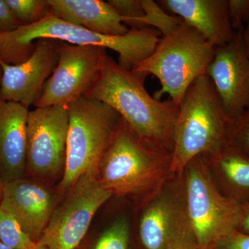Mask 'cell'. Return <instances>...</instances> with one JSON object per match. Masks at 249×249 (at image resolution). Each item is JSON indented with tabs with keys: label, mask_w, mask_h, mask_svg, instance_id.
<instances>
[{
	"label": "cell",
	"mask_w": 249,
	"mask_h": 249,
	"mask_svg": "<svg viewBox=\"0 0 249 249\" xmlns=\"http://www.w3.org/2000/svg\"><path fill=\"white\" fill-rule=\"evenodd\" d=\"M22 26L31 25L52 14L48 0H6Z\"/></svg>",
	"instance_id": "20"
},
{
	"label": "cell",
	"mask_w": 249,
	"mask_h": 249,
	"mask_svg": "<svg viewBox=\"0 0 249 249\" xmlns=\"http://www.w3.org/2000/svg\"><path fill=\"white\" fill-rule=\"evenodd\" d=\"M187 211L199 248L237 230L244 204L224 196L213 179L204 155L191 160L182 173Z\"/></svg>",
	"instance_id": "7"
},
{
	"label": "cell",
	"mask_w": 249,
	"mask_h": 249,
	"mask_svg": "<svg viewBox=\"0 0 249 249\" xmlns=\"http://www.w3.org/2000/svg\"><path fill=\"white\" fill-rule=\"evenodd\" d=\"M68 129L66 106L29 111L26 171L42 179H61L66 164Z\"/></svg>",
	"instance_id": "11"
},
{
	"label": "cell",
	"mask_w": 249,
	"mask_h": 249,
	"mask_svg": "<svg viewBox=\"0 0 249 249\" xmlns=\"http://www.w3.org/2000/svg\"><path fill=\"white\" fill-rule=\"evenodd\" d=\"M0 241L14 249H29L35 245L16 219L0 208Z\"/></svg>",
	"instance_id": "21"
},
{
	"label": "cell",
	"mask_w": 249,
	"mask_h": 249,
	"mask_svg": "<svg viewBox=\"0 0 249 249\" xmlns=\"http://www.w3.org/2000/svg\"><path fill=\"white\" fill-rule=\"evenodd\" d=\"M216 186L237 202L249 203V157L231 143L204 155Z\"/></svg>",
	"instance_id": "18"
},
{
	"label": "cell",
	"mask_w": 249,
	"mask_h": 249,
	"mask_svg": "<svg viewBox=\"0 0 249 249\" xmlns=\"http://www.w3.org/2000/svg\"><path fill=\"white\" fill-rule=\"evenodd\" d=\"M237 230L249 235V203L244 204L243 212Z\"/></svg>",
	"instance_id": "28"
},
{
	"label": "cell",
	"mask_w": 249,
	"mask_h": 249,
	"mask_svg": "<svg viewBox=\"0 0 249 249\" xmlns=\"http://www.w3.org/2000/svg\"><path fill=\"white\" fill-rule=\"evenodd\" d=\"M3 185H4V183L0 178V201H1V194H2Z\"/></svg>",
	"instance_id": "32"
},
{
	"label": "cell",
	"mask_w": 249,
	"mask_h": 249,
	"mask_svg": "<svg viewBox=\"0 0 249 249\" xmlns=\"http://www.w3.org/2000/svg\"><path fill=\"white\" fill-rule=\"evenodd\" d=\"M244 26L236 29L231 42L216 47L206 71L232 120L249 111V60L242 36Z\"/></svg>",
	"instance_id": "12"
},
{
	"label": "cell",
	"mask_w": 249,
	"mask_h": 249,
	"mask_svg": "<svg viewBox=\"0 0 249 249\" xmlns=\"http://www.w3.org/2000/svg\"><path fill=\"white\" fill-rule=\"evenodd\" d=\"M232 122L223 109L209 77L205 73L196 78L179 106L170 174L181 175L196 157L217 151L229 143Z\"/></svg>",
	"instance_id": "3"
},
{
	"label": "cell",
	"mask_w": 249,
	"mask_h": 249,
	"mask_svg": "<svg viewBox=\"0 0 249 249\" xmlns=\"http://www.w3.org/2000/svg\"><path fill=\"white\" fill-rule=\"evenodd\" d=\"M107 3L129 29H142L139 19L145 16L142 0H108Z\"/></svg>",
	"instance_id": "23"
},
{
	"label": "cell",
	"mask_w": 249,
	"mask_h": 249,
	"mask_svg": "<svg viewBox=\"0 0 249 249\" xmlns=\"http://www.w3.org/2000/svg\"><path fill=\"white\" fill-rule=\"evenodd\" d=\"M58 61L57 41L49 39L36 41L32 55L21 63L10 65L0 60L2 69L0 100L28 108L34 106Z\"/></svg>",
	"instance_id": "13"
},
{
	"label": "cell",
	"mask_w": 249,
	"mask_h": 249,
	"mask_svg": "<svg viewBox=\"0 0 249 249\" xmlns=\"http://www.w3.org/2000/svg\"><path fill=\"white\" fill-rule=\"evenodd\" d=\"M171 157L141 140L121 118L100 160L98 178L113 196H146L170 175Z\"/></svg>",
	"instance_id": "4"
},
{
	"label": "cell",
	"mask_w": 249,
	"mask_h": 249,
	"mask_svg": "<svg viewBox=\"0 0 249 249\" xmlns=\"http://www.w3.org/2000/svg\"><path fill=\"white\" fill-rule=\"evenodd\" d=\"M139 232L145 249H199L187 211L182 174H170L145 196Z\"/></svg>",
	"instance_id": "8"
},
{
	"label": "cell",
	"mask_w": 249,
	"mask_h": 249,
	"mask_svg": "<svg viewBox=\"0 0 249 249\" xmlns=\"http://www.w3.org/2000/svg\"><path fill=\"white\" fill-rule=\"evenodd\" d=\"M58 61L46 82L36 107L67 106L85 96L97 80L109 55L96 46L71 45L57 41Z\"/></svg>",
	"instance_id": "10"
},
{
	"label": "cell",
	"mask_w": 249,
	"mask_h": 249,
	"mask_svg": "<svg viewBox=\"0 0 249 249\" xmlns=\"http://www.w3.org/2000/svg\"><path fill=\"white\" fill-rule=\"evenodd\" d=\"M0 249H14L11 248V247H8L7 245H4L2 242L0 241Z\"/></svg>",
	"instance_id": "31"
},
{
	"label": "cell",
	"mask_w": 249,
	"mask_h": 249,
	"mask_svg": "<svg viewBox=\"0 0 249 249\" xmlns=\"http://www.w3.org/2000/svg\"><path fill=\"white\" fill-rule=\"evenodd\" d=\"M160 37V31L150 27L129 29L123 36L103 35L64 22L52 14L36 24L0 34V60L10 65L21 63L32 55L36 41L49 39L111 49L119 54L121 67L132 70L151 55Z\"/></svg>",
	"instance_id": "2"
},
{
	"label": "cell",
	"mask_w": 249,
	"mask_h": 249,
	"mask_svg": "<svg viewBox=\"0 0 249 249\" xmlns=\"http://www.w3.org/2000/svg\"><path fill=\"white\" fill-rule=\"evenodd\" d=\"M29 249H49L48 247H46L45 245H42L40 242H36L35 245L31 247Z\"/></svg>",
	"instance_id": "30"
},
{
	"label": "cell",
	"mask_w": 249,
	"mask_h": 249,
	"mask_svg": "<svg viewBox=\"0 0 249 249\" xmlns=\"http://www.w3.org/2000/svg\"><path fill=\"white\" fill-rule=\"evenodd\" d=\"M52 14L64 22L107 36H123L124 25L107 1L103 0H48Z\"/></svg>",
	"instance_id": "17"
},
{
	"label": "cell",
	"mask_w": 249,
	"mask_h": 249,
	"mask_svg": "<svg viewBox=\"0 0 249 249\" xmlns=\"http://www.w3.org/2000/svg\"><path fill=\"white\" fill-rule=\"evenodd\" d=\"M130 224L126 217H120L111 223L103 232L93 249H128Z\"/></svg>",
	"instance_id": "22"
},
{
	"label": "cell",
	"mask_w": 249,
	"mask_h": 249,
	"mask_svg": "<svg viewBox=\"0 0 249 249\" xmlns=\"http://www.w3.org/2000/svg\"><path fill=\"white\" fill-rule=\"evenodd\" d=\"M231 21L234 29L249 21V0H229Z\"/></svg>",
	"instance_id": "26"
},
{
	"label": "cell",
	"mask_w": 249,
	"mask_h": 249,
	"mask_svg": "<svg viewBox=\"0 0 249 249\" xmlns=\"http://www.w3.org/2000/svg\"></svg>",
	"instance_id": "34"
},
{
	"label": "cell",
	"mask_w": 249,
	"mask_h": 249,
	"mask_svg": "<svg viewBox=\"0 0 249 249\" xmlns=\"http://www.w3.org/2000/svg\"><path fill=\"white\" fill-rule=\"evenodd\" d=\"M56 207L55 195L42 183L23 178L3 185L0 208L34 242L42 237Z\"/></svg>",
	"instance_id": "14"
},
{
	"label": "cell",
	"mask_w": 249,
	"mask_h": 249,
	"mask_svg": "<svg viewBox=\"0 0 249 249\" xmlns=\"http://www.w3.org/2000/svg\"><path fill=\"white\" fill-rule=\"evenodd\" d=\"M29 108L0 100V178L3 183L24 178L27 163Z\"/></svg>",
	"instance_id": "16"
},
{
	"label": "cell",
	"mask_w": 249,
	"mask_h": 249,
	"mask_svg": "<svg viewBox=\"0 0 249 249\" xmlns=\"http://www.w3.org/2000/svg\"><path fill=\"white\" fill-rule=\"evenodd\" d=\"M209 249H249V235L233 231L216 241Z\"/></svg>",
	"instance_id": "25"
},
{
	"label": "cell",
	"mask_w": 249,
	"mask_h": 249,
	"mask_svg": "<svg viewBox=\"0 0 249 249\" xmlns=\"http://www.w3.org/2000/svg\"><path fill=\"white\" fill-rule=\"evenodd\" d=\"M67 191L38 241L49 249H76L95 214L113 196L99 181L97 170L83 174Z\"/></svg>",
	"instance_id": "9"
},
{
	"label": "cell",
	"mask_w": 249,
	"mask_h": 249,
	"mask_svg": "<svg viewBox=\"0 0 249 249\" xmlns=\"http://www.w3.org/2000/svg\"><path fill=\"white\" fill-rule=\"evenodd\" d=\"M168 14L175 15L194 28L214 48L235 37L229 13V0H159Z\"/></svg>",
	"instance_id": "15"
},
{
	"label": "cell",
	"mask_w": 249,
	"mask_h": 249,
	"mask_svg": "<svg viewBox=\"0 0 249 249\" xmlns=\"http://www.w3.org/2000/svg\"><path fill=\"white\" fill-rule=\"evenodd\" d=\"M69 114L67 159L60 181L67 191L83 174L97 170L121 117L106 103L83 96L67 105Z\"/></svg>",
	"instance_id": "6"
},
{
	"label": "cell",
	"mask_w": 249,
	"mask_h": 249,
	"mask_svg": "<svg viewBox=\"0 0 249 249\" xmlns=\"http://www.w3.org/2000/svg\"><path fill=\"white\" fill-rule=\"evenodd\" d=\"M243 36L244 45H245L246 53H247V57L249 60V21L246 23L243 28Z\"/></svg>",
	"instance_id": "29"
},
{
	"label": "cell",
	"mask_w": 249,
	"mask_h": 249,
	"mask_svg": "<svg viewBox=\"0 0 249 249\" xmlns=\"http://www.w3.org/2000/svg\"><path fill=\"white\" fill-rule=\"evenodd\" d=\"M230 143L249 157V111L233 120Z\"/></svg>",
	"instance_id": "24"
},
{
	"label": "cell",
	"mask_w": 249,
	"mask_h": 249,
	"mask_svg": "<svg viewBox=\"0 0 249 249\" xmlns=\"http://www.w3.org/2000/svg\"><path fill=\"white\" fill-rule=\"evenodd\" d=\"M214 49L183 20L176 30L161 36L151 55L132 70L159 80L161 88L154 93L156 99L167 94L179 106L193 82L206 73Z\"/></svg>",
	"instance_id": "5"
},
{
	"label": "cell",
	"mask_w": 249,
	"mask_h": 249,
	"mask_svg": "<svg viewBox=\"0 0 249 249\" xmlns=\"http://www.w3.org/2000/svg\"><path fill=\"white\" fill-rule=\"evenodd\" d=\"M147 74L123 68L108 56L97 80L85 95L112 108L150 146L172 154L179 106L147 91Z\"/></svg>",
	"instance_id": "1"
},
{
	"label": "cell",
	"mask_w": 249,
	"mask_h": 249,
	"mask_svg": "<svg viewBox=\"0 0 249 249\" xmlns=\"http://www.w3.org/2000/svg\"><path fill=\"white\" fill-rule=\"evenodd\" d=\"M142 3L145 12L144 17L139 19L142 29L153 28L164 36L176 30L183 22L181 18L166 12L157 1L142 0Z\"/></svg>",
	"instance_id": "19"
},
{
	"label": "cell",
	"mask_w": 249,
	"mask_h": 249,
	"mask_svg": "<svg viewBox=\"0 0 249 249\" xmlns=\"http://www.w3.org/2000/svg\"><path fill=\"white\" fill-rule=\"evenodd\" d=\"M21 26L6 0H0V34L11 32Z\"/></svg>",
	"instance_id": "27"
},
{
	"label": "cell",
	"mask_w": 249,
	"mask_h": 249,
	"mask_svg": "<svg viewBox=\"0 0 249 249\" xmlns=\"http://www.w3.org/2000/svg\"><path fill=\"white\" fill-rule=\"evenodd\" d=\"M1 77H2V69H1V65H0V85H1Z\"/></svg>",
	"instance_id": "33"
}]
</instances>
